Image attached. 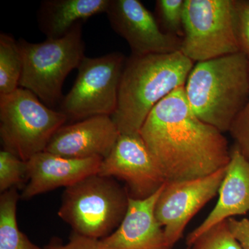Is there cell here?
<instances>
[{
    "mask_svg": "<svg viewBox=\"0 0 249 249\" xmlns=\"http://www.w3.org/2000/svg\"><path fill=\"white\" fill-rule=\"evenodd\" d=\"M139 134L166 182L207 176L230 161L227 139L194 114L184 86L152 109Z\"/></svg>",
    "mask_w": 249,
    "mask_h": 249,
    "instance_id": "6da1fadb",
    "label": "cell"
},
{
    "mask_svg": "<svg viewBox=\"0 0 249 249\" xmlns=\"http://www.w3.org/2000/svg\"><path fill=\"white\" fill-rule=\"evenodd\" d=\"M195 62L181 52L135 55L126 59L118 105L111 116L120 134L139 133L154 107L184 86Z\"/></svg>",
    "mask_w": 249,
    "mask_h": 249,
    "instance_id": "7a4b0ae2",
    "label": "cell"
},
{
    "mask_svg": "<svg viewBox=\"0 0 249 249\" xmlns=\"http://www.w3.org/2000/svg\"><path fill=\"white\" fill-rule=\"evenodd\" d=\"M187 101L201 121L222 133L249 97V58L242 52L196 62L184 85Z\"/></svg>",
    "mask_w": 249,
    "mask_h": 249,
    "instance_id": "3957f363",
    "label": "cell"
},
{
    "mask_svg": "<svg viewBox=\"0 0 249 249\" xmlns=\"http://www.w3.org/2000/svg\"><path fill=\"white\" fill-rule=\"evenodd\" d=\"M129 199L126 187L95 174L65 188L58 214L76 233L102 240L120 226Z\"/></svg>",
    "mask_w": 249,
    "mask_h": 249,
    "instance_id": "277c9868",
    "label": "cell"
},
{
    "mask_svg": "<svg viewBox=\"0 0 249 249\" xmlns=\"http://www.w3.org/2000/svg\"><path fill=\"white\" fill-rule=\"evenodd\" d=\"M82 24L59 39L40 43L18 41L23 64L19 88L34 93L47 107L61 103L64 82L85 57Z\"/></svg>",
    "mask_w": 249,
    "mask_h": 249,
    "instance_id": "5b68a950",
    "label": "cell"
},
{
    "mask_svg": "<svg viewBox=\"0 0 249 249\" xmlns=\"http://www.w3.org/2000/svg\"><path fill=\"white\" fill-rule=\"evenodd\" d=\"M68 121L29 90L19 88L0 96V137L3 150L28 161L44 152L54 134Z\"/></svg>",
    "mask_w": 249,
    "mask_h": 249,
    "instance_id": "8992f818",
    "label": "cell"
},
{
    "mask_svg": "<svg viewBox=\"0 0 249 249\" xmlns=\"http://www.w3.org/2000/svg\"><path fill=\"white\" fill-rule=\"evenodd\" d=\"M126 59L121 52L97 58L85 57L74 84L62 98L60 111L68 120L76 122L92 116H112L117 107Z\"/></svg>",
    "mask_w": 249,
    "mask_h": 249,
    "instance_id": "52a82bcc",
    "label": "cell"
},
{
    "mask_svg": "<svg viewBox=\"0 0 249 249\" xmlns=\"http://www.w3.org/2000/svg\"><path fill=\"white\" fill-rule=\"evenodd\" d=\"M180 52L195 63L240 52L232 0H185Z\"/></svg>",
    "mask_w": 249,
    "mask_h": 249,
    "instance_id": "ba28073f",
    "label": "cell"
},
{
    "mask_svg": "<svg viewBox=\"0 0 249 249\" xmlns=\"http://www.w3.org/2000/svg\"><path fill=\"white\" fill-rule=\"evenodd\" d=\"M227 165L202 178L165 182L155 213L171 248L182 237L192 218L219 193Z\"/></svg>",
    "mask_w": 249,
    "mask_h": 249,
    "instance_id": "9c48e42d",
    "label": "cell"
},
{
    "mask_svg": "<svg viewBox=\"0 0 249 249\" xmlns=\"http://www.w3.org/2000/svg\"><path fill=\"white\" fill-rule=\"evenodd\" d=\"M98 174L123 180L129 196L137 199L152 196L166 182L139 133L120 134Z\"/></svg>",
    "mask_w": 249,
    "mask_h": 249,
    "instance_id": "30bf717a",
    "label": "cell"
},
{
    "mask_svg": "<svg viewBox=\"0 0 249 249\" xmlns=\"http://www.w3.org/2000/svg\"><path fill=\"white\" fill-rule=\"evenodd\" d=\"M106 14L111 28L124 39L132 55L180 52L181 38L165 34L139 0H110Z\"/></svg>",
    "mask_w": 249,
    "mask_h": 249,
    "instance_id": "8fae6325",
    "label": "cell"
},
{
    "mask_svg": "<svg viewBox=\"0 0 249 249\" xmlns=\"http://www.w3.org/2000/svg\"><path fill=\"white\" fill-rule=\"evenodd\" d=\"M120 132L111 116H96L56 131L45 152L70 159H106L114 148Z\"/></svg>",
    "mask_w": 249,
    "mask_h": 249,
    "instance_id": "7c38bea8",
    "label": "cell"
},
{
    "mask_svg": "<svg viewBox=\"0 0 249 249\" xmlns=\"http://www.w3.org/2000/svg\"><path fill=\"white\" fill-rule=\"evenodd\" d=\"M163 186L146 199L129 196L125 217L112 233L101 240L102 249H172L155 213Z\"/></svg>",
    "mask_w": 249,
    "mask_h": 249,
    "instance_id": "4fadbf2b",
    "label": "cell"
},
{
    "mask_svg": "<svg viewBox=\"0 0 249 249\" xmlns=\"http://www.w3.org/2000/svg\"><path fill=\"white\" fill-rule=\"evenodd\" d=\"M103 159H70L42 152L28 160V181L21 198L30 199L56 188L71 186L98 173Z\"/></svg>",
    "mask_w": 249,
    "mask_h": 249,
    "instance_id": "5bb4252c",
    "label": "cell"
},
{
    "mask_svg": "<svg viewBox=\"0 0 249 249\" xmlns=\"http://www.w3.org/2000/svg\"><path fill=\"white\" fill-rule=\"evenodd\" d=\"M219 193V199L214 209L199 227L188 234L186 238L188 247L219 223L249 213V160L235 145L231 150L230 161Z\"/></svg>",
    "mask_w": 249,
    "mask_h": 249,
    "instance_id": "9a60e30c",
    "label": "cell"
},
{
    "mask_svg": "<svg viewBox=\"0 0 249 249\" xmlns=\"http://www.w3.org/2000/svg\"><path fill=\"white\" fill-rule=\"evenodd\" d=\"M110 0H45L37 13L40 31L54 40L68 34L78 23L106 13Z\"/></svg>",
    "mask_w": 249,
    "mask_h": 249,
    "instance_id": "2e32d148",
    "label": "cell"
},
{
    "mask_svg": "<svg viewBox=\"0 0 249 249\" xmlns=\"http://www.w3.org/2000/svg\"><path fill=\"white\" fill-rule=\"evenodd\" d=\"M20 197L17 188L1 193L0 249H43L33 243L18 228L17 205Z\"/></svg>",
    "mask_w": 249,
    "mask_h": 249,
    "instance_id": "e0dca14e",
    "label": "cell"
},
{
    "mask_svg": "<svg viewBox=\"0 0 249 249\" xmlns=\"http://www.w3.org/2000/svg\"><path fill=\"white\" fill-rule=\"evenodd\" d=\"M22 58L18 41L9 34H0V96L9 94L19 88Z\"/></svg>",
    "mask_w": 249,
    "mask_h": 249,
    "instance_id": "ac0fdd59",
    "label": "cell"
},
{
    "mask_svg": "<svg viewBox=\"0 0 249 249\" xmlns=\"http://www.w3.org/2000/svg\"><path fill=\"white\" fill-rule=\"evenodd\" d=\"M185 0H157L156 19L165 34L182 39Z\"/></svg>",
    "mask_w": 249,
    "mask_h": 249,
    "instance_id": "d6986e66",
    "label": "cell"
},
{
    "mask_svg": "<svg viewBox=\"0 0 249 249\" xmlns=\"http://www.w3.org/2000/svg\"><path fill=\"white\" fill-rule=\"evenodd\" d=\"M28 181L27 161L11 152H0V192L17 188Z\"/></svg>",
    "mask_w": 249,
    "mask_h": 249,
    "instance_id": "ffe728a7",
    "label": "cell"
},
{
    "mask_svg": "<svg viewBox=\"0 0 249 249\" xmlns=\"http://www.w3.org/2000/svg\"><path fill=\"white\" fill-rule=\"evenodd\" d=\"M189 249H244L229 229L228 219L199 236Z\"/></svg>",
    "mask_w": 249,
    "mask_h": 249,
    "instance_id": "44dd1931",
    "label": "cell"
},
{
    "mask_svg": "<svg viewBox=\"0 0 249 249\" xmlns=\"http://www.w3.org/2000/svg\"><path fill=\"white\" fill-rule=\"evenodd\" d=\"M234 29L240 52L249 58V1L232 0Z\"/></svg>",
    "mask_w": 249,
    "mask_h": 249,
    "instance_id": "7402d4cb",
    "label": "cell"
},
{
    "mask_svg": "<svg viewBox=\"0 0 249 249\" xmlns=\"http://www.w3.org/2000/svg\"><path fill=\"white\" fill-rule=\"evenodd\" d=\"M236 146L249 160V97L245 107L237 116L229 130Z\"/></svg>",
    "mask_w": 249,
    "mask_h": 249,
    "instance_id": "603a6c76",
    "label": "cell"
},
{
    "mask_svg": "<svg viewBox=\"0 0 249 249\" xmlns=\"http://www.w3.org/2000/svg\"><path fill=\"white\" fill-rule=\"evenodd\" d=\"M43 249H102L101 240L89 238L73 232L70 240L62 244L58 239L53 240Z\"/></svg>",
    "mask_w": 249,
    "mask_h": 249,
    "instance_id": "cb8c5ba5",
    "label": "cell"
},
{
    "mask_svg": "<svg viewBox=\"0 0 249 249\" xmlns=\"http://www.w3.org/2000/svg\"><path fill=\"white\" fill-rule=\"evenodd\" d=\"M229 229L236 240L244 249H249V219L245 218L237 220L234 218L228 219Z\"/></svg>",
    "mask_w": 249,
    "mask_h": 249,
    "instance_id": "d4e9b609",
    "label": "cell"
},
{
    "mask_svg": "<svg viewBox=\"0 0 249 249\" xmlns=\"http://www.w3.org/2000/svg\"></svg>",
    "mask_w": 249,
    "mask_h": 249,
    "instance_id": "484cf974",
    "label": "cell"
}]
</instances>
